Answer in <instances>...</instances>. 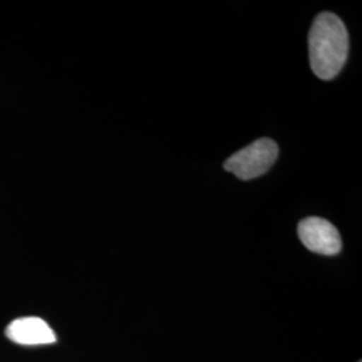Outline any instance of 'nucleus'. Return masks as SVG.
<instances>
[{
  "mask_svg": "<svg viewBox=\"0 0 362 362\" xmlns=\"http://www.w3.org/2000/svg\"><path fill=\"white\" fill-rule=\"evenodd\" d=\"M358 362H361V361H358Z\"/></svg>",
  "mask_w": 362,
  "mask_h": 362,
  "instance_id": "5",
  "label": "nucleus"
},
{
  "mask_svg": "<svg viewBox=\"0 0 362 362\" xmlns=\"http://www.w3.org/2000/svg\"><path fill=\"white\" fill-rule=\"evenodd\" d=\"M278 158V145L272 139H259L231 156L224 169L240 180H251L264 175Z\"/></svg>",
  "mask_w": 362,
  "mask_h": 362,
  "instance_id": "2",
  "label": "nucleus"
},
{
  "mask_svg": "<svg viewBox=\"0 0 362 362\" xmlns=\"http://www.w3.org/2000/svg\"><path fill=\"white\" fill-rule=\"evenodd\" d=\"M7 337L19 345L39 346L50 345L57 341L52 327L38 317H26L15 320L10 324L6 332Z\"/></svg>",
  "mask_w": 362,
  "mask_h": 362,
  "instance_id": "4",
  "label": "nucleus"
},
{
  "mask_svg": "<svg viewBox=\"0 0 362 362\" xmlns=\"http://www.w3.org/2000/svg\"><path fill=\"white\" fill-rule=\"evenodd\" d=\"M349 37L344 22L332 13H320L309 34V54L314 74L325 81L338 76L346 62Z\"/></svg>",
  "mask_w": 362,
  "mask_h": 362,
  "instance_id": "1",
  "label": "nucleus"
},
{
  "mask_svg": "<svg viewBox=\"0 0 362 362\" xmlns=\"http://www.w3.org/2000/svg\"><path fill=\"white\" fill-rule=\"evenodd\" d=\"M298 235L303 246L315 254L336 255L342 248V240L336 227L321 218H308L298 224Z\"/></svg>",
  "mask_w": 362,
  "mask_h": 362,
  "instance_id": "3",
  "label": "nucleus"
}]
</instances>
